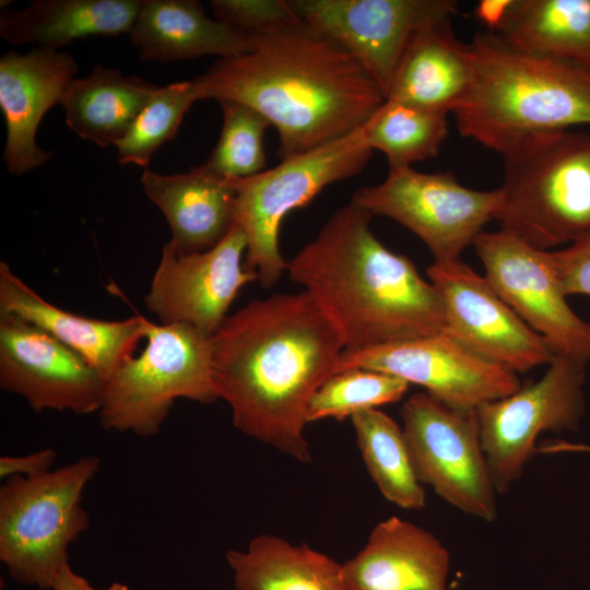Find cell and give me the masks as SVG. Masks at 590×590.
Masks as SVG:
<instances>
[{
	"label": "cell",
	"instance_id": "cell-1",
	"mask_svg": "<svg viewBox=\"0 0 590 590\" xmlns=\"http://www.w3.org/2000/svg\"><path fill=\"white\" fill-rule=\"evenodd\" d=\"M212 378L243 434L310 463L307 406L337 373L344 343L306 292L255 299L210 337Z\"/></svg>",
	"mask_w": 590,
	"mask_h": 590
},
{
	"label": "cell",
	"instance_id": "cell-2",
	"mask_svg": "<svg viewBox=\"0 0 590 590\" xmlns=\"http://www.w3.org/2000/svg\"><path fill=\"white\" fill-rule=\"evenodd\" d=\"M251 37L248 51L219 58L193 81L201 99L234 101L263 115L282 160L354 132L386 99L356 58L303 22Z\"/></svg>",
	"mask_w": 590,
	"mask_h": 590
},
{
	"label": "cell",
	"instance_id": "cell-3",
	"mask_svg": "<svg viewBox=\"0 0 590 590\" xmlns=\"http://www.w3.org/2000/svg\"><path fill=\"white\" fill-rule=\"evenodd\" d=\"M373 215L350 201L290 261L291 280L333 320L345 352L445 330L437 288L370 231Z\"/></svg>",
	"mask_w": 590,
	"mask_h": 590
},
{
	"label": "cell",
	"instance_id": "cell-4",
	"mask_svg": "<svg viewBox=\"0 0 590 590\" xmlns=\"http://www.w3.org/2000/svg\"><path fill=\"white\" fill-rule=\"evenodd\" d=\"M473 79L453 113L460 134L502 156L590 125V72L520 52L493 33L469 44Z\"/></svg>",
	"mask_w": 590,
	"mask_h": 590
},
{
	"label": "cell",
	"instance_id": "cell-5",
	"mask_svg": "<svg viewBox=\"0 0 590 590\" xmlns=\"http://www.w3.org/2000/svg\"><path fill=\"white\" fill-rule=\"evenodd\" d=\"M503 160L494 215L500 229L542 250L590 233V134L558 132Z\"/></svg>",
	"mask_w": 590,
	"mask_h": 590
},
{
	"label": "cell",
	"instance_id": "cell-6",
	"mask_svg": "<svg viewBox=\"0 0 590 590\" xmlns=\"http://www.w3.org/2000/svg\"><path fill=\"white\" fill-rule=\"evenodd\" d=\"M101 467L84 456L37 476H13L0 488V562L16 582L51 590L70 546L88 529L83 492Z\"/></svg>",
	"mask_w": 590,
	"mask_h": 590
},
{
	"label": "cell",
	"instance_id": "cell-7",
	"mask_svg": "<svg viewBox=\"0 0 590 590\" xmlns=\"http://www.w3.org/2000/svg\"><path fill=\"white\" fill-rule=\"evenodd\" d=\"M146 340L142 353L125 361L104 382L98 415L107 430L154 436L177 399L219 400L210 337L189 324L150 321Z\"/></svg>",
	"mask_w": 590,
	"mask_h": 590
},
{
	"label": "cell",
	"instance_id": "cell-8",
	"mask_svg": "<svg viewBox=\"0 0 590 590\" xmlns=\"http://www.w3.org/2000/svg\"><path fill=\"white\" fill-rule=\"evenodd\" d=\"M362 127L335 141L282 160L253 176L229 178L235 191L234 222L247 239L245 268L264 288L274 286L287 262L279 247L287 213L306 206L327 186L361 173L371 158Z\"/></svg>",
	"mask_w": 590,
	"mask_h": 590
},
{
	"label": "cell",
	"instance_id": "cell-9",
	"mask_svg": "<svg viewBox=\"0 0 590 590\" xmlns=\"http://www.w3.org/2000/svg\"><path fill=\"white\" fill-rule=\"evenodd\" d=\"M400 415L418 481L458 510L493 522L498 493L482 447L476 410L453 409L416 392L403 402Z\"/></svg>",
	"mask_w": 590,
	"mask_h": 590
},
{
	"label": "cell",
	"instance_id": "cell-10",
	"mask_svg": "<svg viewBox=\"0 0 590 590\" xmlns=\"http://www.w3.org/2000/svg\"><path fill=\"white\" fill-rule=\"evenodd\" d=\"M586 366L555 355L540 379L476 409L482 447L498 494L521 477L542 433L578 429L585 412Z\"/></svg>",
	"mask_w": 590,
	"mask_h": 590
},
{
	"label": "cell",
	"instance_id": "cell-11",
	"mask_svg": "<svg viewBox=\"0 0 590 590\" xmlns=\"http://www.w3.org/2000/svg\"><path fill=\"white\" fill-rule=\"evenodd\" d=\"M498 201V188H468L450 172L427 174L412 166L389 169L382 182L357 189L351 199L373 216H387L406 227L437 262L460 259L494 219Z\"/></svg>",
	"mask_w": 590,
	"mask_h": 590
},
{
	"label": "cell",
	"instance_id": "cell-12",
	"mask_svg": "<svg viewBox=\"0 0 590 590\" xmlns=\"http://www.w3.org/2000/svg\"><path fill=\"white\" fill-rule=\"evenodd\" d=\"M473 246L485 279L554 354L588 364L590 323L568 305L551 250L503 229L480 233Z\"/></svg>",
	"mask_w": 590,
	"mask_h": 590
},
{
	"label": "cell",
	"instance_id": "cell-13",
	"mask_svg": "<svg viewBox=\"0 0 590 590\" xmlns=\"http://www.w3.org/2000/svg\"><path fill=\"white\" fill-rule=\"evenodd\" d=\"M349 368L393 375L458 410H476L521 387L516 373L482 357L446 331L363 351H343L337 373Z\"/></svg>",
	"mask_w": 590,
	"mask_h": 590
},
{
	"label": "cell",
	"instance_id": "cell-14",
	"mask_svg": "<svg viewBox=\"0 0 590 590\" xmlns=\"http://www.w3.org/2000/svg\"><path fill=\"white\" fill-rule=\"evenodd\" d=\"M312 32L334 42L366 69L387 96L401 55L425 24L452 17V0H292Z\"/></svg>",
	"mask_w": 590,
	"mask_h": 590
},
{
	"label": "cell",
	"instance_id": "cell-15",
	"mask_svg": "<svg viewBox=\"0 0 590 590\" xmlns=\"http://www.w3.org/2000/svg\"><path fill=\"white\" fill-rule=\"evenodd\" d=\"M246 249V235L236 222L206 251L180 253L166 243L144 297L146 308L161 324L185 323L212 337L240 290L257 280L245 268Z\"/></svg>",
	"mask_w": 590,
	"mask_h": 590
},
{
	"label": "cell",
	"instance_id": "cell-16",
	"mask_svg": "<svg viewBox=\"0 0 590 590\" xmlns=\"http://www.w3.org/2000/svg\"><path fill=\"white\" fill-rule=\"evenodd\" d=\"M426 272L442 299L444 331L468 349L516 374L553 361L547 342L461 259L434 261Z\"/></svg>",
	"mask_w": 590,
	"mask_h": 590
},
{
	"label": "cell",
	"instance_id": "cell-17",
	"mask_svg": "<svg viewBox=\"0 0 590 590\" xmlns=\"http://www.w3.org/2000/svg\"><path fill=\"white\" fill-rule=\"evenodd\" d=\"M0 387L36 412L99 411L104 379L81 355L15 316H0Z\"/></svg>",
	"mask_w": 590,
	"mask_h": 590
},
{
	"label": "cell",
	"instance_id": "cell-18",
	"mask_svg": "<svg viewBox=\"0 0 590 590\" xmlns=\"http://www.w3.org/2000/svg\"><path fill=\"white\" fill-rule=\"evenodd\" d=\"M78 72L75 59L63 50L34 47L27 54L2 55L0 107L7 129L3 161L9 173L24 175L51 158V152L37 145L36 132Z\"/></svg>",
	"mask_w": 590,
	"mask_h": 590
},
{
	"label": "cell",
	"instance_id": "cell-19",
	"mask_svg": "<svg viewBox=\"0 0 590 590\" xmlns=\"http://www.w3.org/2000/svg\"><path fill=\"white\" fill-rule=\"evenodd\" d=\"M15 316L44 330L81 355L104 382L146 338L150 321L141 316L99 320L69 312L45 300L0 262V316Z\"/></svg>",
	"mask_w": 590,
	"mask_h": 590
},
{
	"label": "cell",
	"instance_id": "cell-20",
	"mask_svg": "<svg viewBox=\"0 0 590 590\" xmlns=\"http://www.w3.org/2000/svg\"><path fill=\"white\" fill-rule=\"evenodd\" d=\"M450 554L429 531L392 516L342 564L350 590H448Z\"/></svg>",
	"mask_w": 590,
	"mask_h": 590
},
{
	"label": "cell",
	"instance_id": "cell-21",
	"mask_svg": "<svg viewBox=\"0 0 590 590\" xmlns=\"http://www.w3.org/2000/svg\"><path fill=\"white\" fill-rule=\"evenodd\" d=\"M473 79L469 44L461 43L452 17L430 22L410 38L386 99L448 115L464 102Z\"/></svg>",
	"mask_w": 590,
	"mask_h": 590
},
{
	"label": "cell",
	"instance_id": "cell-22",
	"mask_svg": "<svg viewBox=\"0 0 590 590\" xmlns=\"http://www.w3.org/2000/svg\"><path fill=\"white\" fill-rule=\"evenodd\" d=\"M141 184L146 197L164 213L172 232L169 241L180 253L213 248L234 224V189L227 179L201 165L172 175L145 170Z\"/></svg>",
	"mask_w": 590,
	"mask_h": 590
},
{
	"label": "cell",
	"instance_id": "cell-23",
	"mask_svg": "<svg viewBox=\"0 0 590 590\" xmlns=\"http://www.w3.org/2000/svg\"><path fill=\"white\" fill-rule=\"evenodd\" d=\"M143 61L170 62L248 51L251 35L209 17L196 0H144L128 33Z\"/></svg>",
	"mask_w": 590,
	"mask_h": 590
},
{
	"label": "cell",
	"instance_id": "cell-24",
	"mask_svg": "<svg viewBox=\"0 0 590 590\" xmlns=\"http://www.w3.org/2000/svg\"><path fill=\"white\" fill-rule=\"evenodd\" d=\"M138 0H37L0 14V35L11 45L60 50L79 39L129 33Z\"/></svg>",
	"mask_w": 590,
	"mask_h": 590
},
{
	"label": "cell",
	"instance_id": "cell-25",
	"mask_svg": "<svg viewBox=\"0 0 590 590\" xmlns=\"http://www.w3.org/2000/svg\"><path fill=\"white\" fill-rule=\"evenodd\" d=\"M160 86L115 68L96 64L83 78L72 79L61 106L67 126L101 148L116 145Z\"/></svg>",
	"mask_w": 590,
	"mask_h": 590
},
{
	"label": "cell",
	"instance_id": "cell-26",
	"mask_svg": "<svg viewBox=\"0 0 590 590\" xmlns=\"http://www.w3.org/2000/svg\"><path fill=\"white\" fill-rule=\"evenodd\" d=\"M225 557L235 590H350L342 564L274 534H260Z\"/></svg>",
	"mask_w": 590,
	"mask_h": 590
},
{
	"label": "cell",
	"instance_id": "cell-27",
	"mask_svg": "<svg viewBox=\"0 0 590 590\" xmlns=\"http://www.w3.org/2000/svg\"><path fill=\"white\" fill-rule=\"evenodd\" d=\"M495 35L520 52L590 72V0H515Z\"/></svg>",
	"mask_w": 590,
	"mask_h": 590
},
{
	"label": "cell",
	"instance_id": "cell-28",
	"mask_svg": "<svg viewBox=\"0 0 590 590\" xmlns=\"http://www.w3.org/2000/svg\"><path fill=\"white\" fill-rule=\"evenodd\" d=\"M351 422L365 468L380 494L402 509H423L425 491L412 465L402 427L379 409L357 412Z\"/></svg>",
	"mask_w": 590,
	"mask_h": 590
},
{
	"label": "cell",
	"instance_id": "cell-29",
	"mask_svg": "<svg viewBox=\"0 0 590 590\" xmlns=\"http://www.w3.org/2000/svg\"><path fill=\"white\" fill-rule=\"evenodd\" d=\"M362 129L367 145L386 155L389 169L436 156L448 134L447 115L391 99Z\"/></svg>",
	"mask_w": 590,
	"mask_h": 590
},
{
	"label": "cell",
	"instance_id": "cell-30",
	"mask_svg": "<svg viewBox=\"0 0 590 590\" xmlns=\"http://www.w3.org/2000/svg\"><path fill=\"white\" fill-rule=\"evenodd\" d=\"M200 99L193 80L160 86L115 145L118 162L146 167L153 154L176 135L185 114Z\"/></svg>",
	"mask_w": 590,
	"mask_h": 590
},
{
	"label": "cell",
	"instance_id": "cell-31",
	"mask_svg": "<svg viewBox=\"0 0 590 590\" xmlns=\"http://www.w3.org/2000/svg\"><path fill=\"white\" fill-rule=\"evenodd\" d=\"M409 387L405 380L382 371L366 368L341 370L328 378L311 397L307 422L342 421L361 411L396 403Z\"/></svg>",
	"mask_w": 590,
	"mask_h": 590
},
{
	"label": "cell",
	"instance_id": "cell-32",
	"mask_svg": "<svg viewBox=\"0 0 590 590\" xmlns=\"http://www.w3.org/2000/svg\"><path fill=\"white\" fill-rule=\"evenodd\" d=\"M219 103L223 113L222 130L216 145L201 166L224 179L249 177L264 170L263 135L271 127L269 120L245 104Z\"/></svg>",
	"mask_w": 590,
	"mask_h": 590
},
{
	"label": "cell",
	"instance_id": "cell-33",
	"mask_svg": "<svg viewBox=\"0 0 590 590\" xmlns=\"http://www.w3.org/2000/svg\"><path fill=\"white\" fill-rule=\"evenodd\" d=\"M217 21L247 35H258L295 26L302 20L284 0H212Z\"/></svg>",
	"mask_w": 590,
	"mask_h": 590
},
{
	"label": "cell",
	"instance_id": "cell-34",
	"mask_svg": "<svg viewBox=\"0 0 590 590\" xmlns=\"http://www.w3.org/2000/svg\"><path fill=\"white\" fill-rule=\"evenodd\" d=\"M551 255L565 294L590 296V233Z\"/></svg>",
	"mask_w": 590,
	"mask_h": 590
},
{
	"label": "cell",
	"instance_id": "cell-35",
	"mask_svg": "<svg viewBox=\"0 0 590 590\" xmlns=\"http://www.w3.org/2000/svg\"><path fill=\"white\" fill-rule=\"evenodd\" d=\"M57 452L52 448H44L22 456H2L0 458V477L4 481L13 476L32 477L52 469Z\"/></svg>",
	"mask_w": 590,
	"mask_h": 590
},
{
	"label": "cell",
	"instance_id": "cell-36",
	"mask_svg": "<svg viewBox=\"0 0 590 590\" xmlns=\"http://www.w3.org/2000/svg\"><path fill=\"white\" fill-rule=\"evenodd\" d=\"M514 2L515 0H482L474 9V16L489 30V33L497 34L506 22Z\"/></svg>",
	"mask_w": 590,
	"mask_h": 590
},
{
	"label": "cell",
	"instance_id": "cell-37",
	"mask_svg": "<svg viewBox=\"0 0 590 590\" xmlns=\"http://www.w3.org/2000/svg\"><path fill=\"white\" fill-rule=\"evenodd\" d=\"M51 590H129V587L121 582H114L106 588H96L86 578L73 571L68 564L57 575Z\"/></svg>",
	"mask_w": 590,
	"mask_h": 590
},
{
	"label": "cell",
	"instance_id": "cell-38",
	"mask_svg": "<svg viewBox=\"0 0 590 590\" xmlns=\"http://www.w3.org/2000/svg\"><path fill=\"white\" fill-rule=\"evenodd\" d=\"M536 452L541 453H562V452H587L590 453V445L574 444L568 441H555L547 445L539 446Z\"/></svg>",
	"mask_w": 590,
	"mask_h": 590
}]
</instances>
